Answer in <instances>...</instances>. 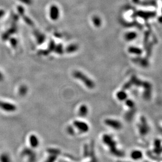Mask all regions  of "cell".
<instances>
[{
	"instance_id": "6da1fadb",
	"label": "cell",
	"mask_w": 162,
	"mask_h": 162,
	"mask_svg": "<svg viewBox=\"0 0 162 162\" xmlns=\"http://www.w3.org/2000/svg\"><path fill=\"white\" fill-rule=\"evenodd\" d=\"M73 77L75 78L82 81L89 89H93L94 88L95 86L94 82L83 72L80 71H75L73 72Z\"/></svg>"
},
{
	"instance_id": "7a4b0ae2",
	"label": "cell",
	"mask_w": 162,
	"mask_h": 162,
	"mask_svg": "<svg viewBox=\"0 0 162 162\" xmlns=\"http://www.w3.org/2000/svg\"><path fill=\"white\" fill-rule=\"evenodd\" d=\"M0 109L4 111L7 112H13L16 110L17 108L16 106L14 104L4 101L2 100H0Z\"/></svg>"
},
{
	"instance_id": "3957f363",
	"label": "cell",
	"mask_w": 162,
	"mask_h": 162,
	"mask_svg": "<svg viewBox=\"0 0 162 162\" xmlns=\"http://www.w3.org/2000/svg\"><path fill=\"white\" fill-rule=\"evenodd\" d=\"M73 124L77 130L80 131L82 133H86L89 131L90 127L88 126V123L83 121L76 120L73 122Z\"/></svg>"
},
{
	"instance_id": "277c9868",
	"label": "cell",
	"mask_w": 162,
	"mask_h": 162,
	"mask_svg": "<svg viewBox=\"0 0 162 162\" xmlns=\"http://www.w3.org/2000/svg\"><path fill=\"white\" fill-rule=\"evenodd\" d=\"M59 9L56 6H52L51 7L50 10V15L51 18L52 20H55L59 18Z\"/></svg>"
},
{
	"instance_id": "5b68a950",
	"label": "cell",
	"mask_w": 162,
	"mask_h": 162,
	"mask_svg": "<svg viewBox=\"0 0 162 162\" xmlns=\"http://www.w3.org/2000/svg\"><path fill=\"white\" fill-rule=\"evenodd\" d=\"M29 144L33 148H36L40 144V141L37 136L34 134L31 135L29 137Z\"/></svg>"
},
{
	"instance_id": "8992f818",
	"label": "cell",
	"mask_w": 162,
	"mask_h": 162,
	"mask_svg": "<svg viewBox=\"0 0 162 162\" xmlns=\"http://www.w3.org/2000/svg\"><path fill=\"white\" fill-rule=\"evenodd\" d=\"M88 113V108L85 104H83L80 107L79 115L81 117H86Z\"/></svg>"
},
{
	"instance_id": "52a82bcc",
	"label": "cell",
	"mask_w": 162,
	"mask_h": 162,
	"mask_svg": "<svg viewBox=\"0 0 162 162\" xmlns=\"http://www.w3.org/2000/svg\"><path fill=\"white\" fill-rule=\"evenodd\" d=\"M105 124H107V126H110L113 128H119L120 126V124L119 122L117 121L116 120H114L112 119H107L105 121Z\"/></svg>"
},
{
	"instance_id": "ba28073f",
	"label": "cell",
	"mask_w": 162,
	"mask_h": 162,
	"mask_svg": "<svg viewBox=\"0 0 162 162\" xmlns=\"http://www.w3.org/2000/svg\"><path fill=\"white\" fill-rule=\"evenodd\" d=\"M0 162H12V160L7 153H2L0 154Z\"/></svg>"
},
{
	"instance_id": "9c48e42d",
	"label": "cell",
	"mask_w": 162,
	"mask_h": 162,
	"mask_svg": "<svg viewBox=\"0 0 162 162\" xmlns=\"http://www.w3.org/2000/svg\"><path fill=\"white\" fill-rule=\"evenodd\" d=\"M131 158H132V159H133V160H136V161L140 160L142 158V153L139 151H134V152H133V153H132Z\"/></svg>"
},
{
	"instance_id": "30bf717a",
	"label": "cell",
	"mask_w": 162,
	"mask_h": 162,
	"mask_svg": "<svg viewBox=\"0 0 162 162\" xmlns=\"http://www.w3.org/2000/svg\"><path fill=\"white\" fill-rule=\"evenodd\" d=\"M28 92V88L25 85L21 86L18 89V93L21 96H24L27 94Z\"/></svg>"
},
{
	"instance_id": "8fae6325",
	"label": "cell",
	"mask_w": 162,
	"mask_h": 162,
	"mask_svg": "<svg viewBox=\"0 0 162 162\" xmlns=\"http://www.w3.org/2000/svg\"><path fill=\"white\" fill-rule=\"evenodd\" d=\"M56 154H53L52 155L50 156L47 160L45 162H54L56 160Z\"/></svg>"
},
{
	"instance_id": "7c38bea8",
	"label": "cell",
	"mask_w": 162,
	"mask_h": 162,
	"mask_svg": "<svg viewBox=\"0 0 162 162\" xmlns=\"http://www.w3.org/2000/svg\"><path fill=\"white\" fill-rule=\"evenodd\" d=\"M117 97L118 99L120 100H122V99H124V93H122L121 92H119L117 93Z\"/></svg>"
},
{
	"instance_id": "4fadbf2b",
	"label": "cell",
	"mask_w": 162,
	"mask_h": 162,
	"mask_svg": "<svg viewBox=\"0 0 162 162\" xmlns=\"http://www.w3.org/2000/svg\"><path fill=\"white\" fill-rule=\"evenodd\" d=\"M68 133L71 134V135H73L74 133V130H73V128H72L71 126H68Z\"/></svg>"
},
{
	"instance_id": "5bb4252c",
	"label": "cell",
	"mask_w": 162,
	"mask_h": 162,
	"mask_svg": "<svg viewBox=\"0 0 162 162\" xmlns=\"http://www.w3.org/2000/svg\"><path fill=\"white\" fill-rule=\"evenodd\" d=\"M20 1L27 4H30L31 3V0H20Z\"/></svg>"
},
{
	"instance_id": "9a60e30c",
	"label": "cell",
	"mask_w": 162,
	"mask_h": 162,
	"mask_svg": "<svg viewBox=\"0 0 162 162\" xmlns=\"http://www.w3.org/2000/svg\"><path fill=\"white\" fill-rule=\"evenodd\" d=\"M3 78H4V77H3V74H1V72H0V81H2Z\"/></svg>"
}]
</instances>
